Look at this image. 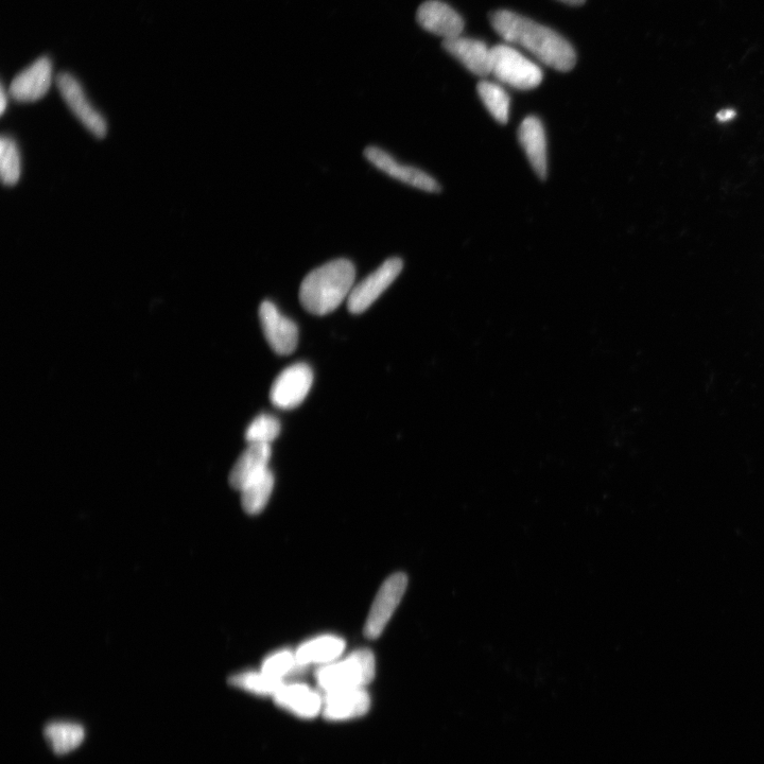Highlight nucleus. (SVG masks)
Segmentation results:
<instances>
[{
	"label": "nucleus",
	"mask_w": 764,
	"mask_h": 764,
	"mask_svg": "<svg viewBox=\"0 0 764 764\" xmlns=\"http://www.w3.org/2000/svg\"><path fill=\"white\" fill-rule=\"evenodd\" d=\"M491 23L503 41L523 47L537 60L559 72H569L577 63L576 51L561 34L527 17L501 10Z\"/></svg>",
	"instance_id": "f257e3e1"
},
{
	"label": "nucleus",
	"mask_w": 764,
	"mask_h": 764,
	"mask_svg": "<svg viewBox=\"0 0 764 764\" xmlns=\"http://www.w3.org/2000/svg\"><path fill=\"white\" fill-rule=\"evenodd\" d=\"M355 279L356 269L350 260H333L305 277L300 288L301 304L311 315L331 314L349 299Z\"/></svg>",
	"instance_id": "f03ea898"
},
{
	"label": "nucleus",
	"mask_w": 764,
	"mask_h": 764,
	"mask_svg": "<svg viewBox=\"0 0 764 764\" xmlns=\"http://www.w3.org/2000/svg\"><path fill=\"white\" fill-rule=\"evenodd\" d=\"M376 671L374 653L359 649L342 659L325 665L317 672V682L325 693L347 689H364L373 682Z\"/></svg>",
	"instance_id": "7ed1b4c3"
},
{
	"label": "nucleus",
	"mask_w": 764,
	"mask_h": 764,
	"mask_svg": "<svg viewBox=\"0 0 764 764\" xmlns=\"http://www.w3.org/2000/svg\"><path fill=\"white\" fill-rule=\"evenodd\" d=\"M492 75L500 83L520 91L537 88L544 78L540 66L507 44L492 48Z\"/></svg>",
	"instance_id": "20e7f679"
},
{
	"label": "nucleus",
	"mask_w": 764,
	"mask_h": 764,
	"mask_svg": "<svg viewBox=\"0 0 764 764\" xmlns=\"http://www.w3.org/2000/svg\"><path fill=\"white\" fill-rule=\"evenodd\" d=\"M407 587L408 577L402 572L394 573L381 585L364 625V635L369 639H377L385 631Z\"/></svg>",
	"instance_id": "39448f33"
},
{
	"label": "nucleus",
	"mask_w": 764,
	"mask_h": 764,
	"mask_svg": "<svg viewBox=\"0 0 764 764\" xmlns=\"http://www.w3.org/2000/svg\"><path fill=\"white\" fill-rule=\"evenodd\" d=\"M404 263L401 258L393 257L386 260L367 279L355 285L349 299L347 309L353 315H360L369 309L402 273Z\"/></svg>",
	"instance_id": "423d86ee"
},
{
	"label": "nucleus",
	"mask_w": 764,
	"mask_h": 764,
	"mask_svg": "<svg viewBox=\"0 0 764 764\" xmlns=\"http://www.w3.org/2000/svg\"><path fill=\"white\" fill-rule=\"evenodd\" d=\"M312 382L314 373L308 364H293L275 379L270 392L271 403L284 410L297 408L305 401Z\"/></svg>",
	"instance_id": "0eeeda50"
},
{
	"label": "nucleus",
	"mask_w": 764,
	"mask_h": 764,
	"mask_svg": "<svg viewBox=\"0 0 764 764\" xmlns=\"http://www.w3.org/2000/svg\"><path fill=\"white\" fill-rule=\"evenodd\" d=\"M58 89L69 109L83 126L98 138L108 133L106 119L92 106L81 84L71 74L62 73L57 77Z\"/></svg>",
	"instance_id": "6e6552de"
},
{
	"label": "nucleus",
	"mask_w": 764,
	"mask_h": 764,
	"mask_svg": "<svg viewBox=\"0 0 764 764\" xmlns=\"http://www.w3.org/2000/svg\"><path fill=\"white\" fill-rule=\"evenodd\" d=\"M259 319L264 335L277 355L288 356L297 349L298 326L284 317L273 303L266 301L260 305Z\"/></svg>",
	"instance_id": "1a4fd4ad"
},
{
	"label": "nucleus",
	"mask_w": 764,
	"mask_h": 764,
	"mask_svg": "<svg viewBox=\"0 0 764 764\" xmlns=\"http://www.w3.org/2000/svg\"><path fill=\"white\" fill-rule=\"evenodd\" d=\"M364 156L376 168L387 173L391 178L401 181L414 188L427 193H439L440 184L425 171L412 166L398 163L392 155L377 147H369L364 151Z\"/></svg>",
	"instance_id": "9d476101"
},
{
	"label": "nucleus",
	"mask_w": 764,
	"mask_h": 764,
	"mask_svg": "<svg viewBox=\"0 0 764 764\" xmlns=\"http://www.w3.org/2000/svg\"><path fill=\"white\" fill-rule=\"evenodd\" d=\"M52 82V64L46 57L40 58L17 75L10 86V96L19 102L42 99Z\"/></svg>",
	"instance_id": "9b49d317"
},
{
	"label": "nucleus",
	"mask_w": 764,
	"mask_h": 764,
	"mask_svg": "<svg viewBox=\"0 0 764 764\" xmlns=\"http://www.w3.org/2000/svg\"><path fill=\"white\" fill-rule=\"evenodd\" d=\"M371 699L364 689H347L325 693L322 714L329 721H347L366 715Z\"/></svg>",
	"instance_id": "f8f14e48"
},
{
	"label": "nucleus",
	"mask_w": 764,
	"mask_h": 764,
	"mask_svg": "<svg viewBox=\"0 0 764 764\" xmlns=\"http://www.w3.org/2000/svg\"><path fill=\"white\" fill-rule=\"evenodd\" d=\"M418 22L430 33L445 40L460 37L464 30L461 15L439 0H428L418 11Z\"/></svg>",
	"instance_id": "ddd939ff"
},
{
	"label": "nucleus",
	"mask_w": 764,
	"mask_h": 764,
	"mask_svg": "<svg viewBox=\"0 0 764 764\" xmlns=\"http://www.w3.org/2000/svg\"><path fill=\"white\" fill-rule=\"evenodd\" d=\"M518 140L538 177L548 176L547 135L540 118L527 117L519 127Z\"/></svg>",
	"instance_id": "4468645a"
},
{
	"label": "nucleus",
	"mask_w": 764,
	"mask_h": 764,
	"mask_svg": "<svg viewBox=\"0 0 764 764\" xmlns=\"http://www.w3.org/2000/svg\"><path fill=\"white\" fill-rule=\"evenodd\" d=\"M274 701L281 708L302 719H314L322 714L324 698L305 684H289L277 691Z\"/></svg>",
	"instance_id": "2eb2a0df"
},
{
	"label": "nucleus",
	"mask_w": 764,
	"mask_h": 764,
	"mask_svg": "<svg viewBox=\"0 0 764 764\" xmlns=\"http://www.w3.org/2000/svg\"><path fill=\"white\" fill-rule=\"evenodd\" d=\"M443 46L474 75L486 77L492 74V48L485 43L460 36L445 40Z\"/></svg>",
	"instance_id": "dca6fc26"
},
{
	"label": "nucleus",
	"mask_w": 764,
	"mask_h": 764,
	"mask_svg": "<svg viewBox=\"0 0 764 764\" xmlns=\"http://www.w3.org/2000/svg\"><path fill=\"white\" fill-rule=\"evenodd\" d=\"M272 450L268 444H249L235 463L230 474V484L241 492L246 486L268 470Z\"/></svg>",
	"instance_id": "f3484780"
},
{
	"label": "nucleus",
	"mask_w": 764,
	"mask_h": 764,
	"mask_svg": "<svg viewBox=\"0 0 764 764\" xmlns=\"http://www.w3.org/2000/svg\"><path fill=\"white\" fill-rule=\"evenodd\" d=\"M345 650V641L335 636H322L305 642L295 652L303 667L329 665L338 661Z\"/></svg>",
	"instance_id": "a211bd4d"
},
{
	"label": "nucleus",
	"mask_w": 764,
	"mask_h": 764,
	"mask_svg": "<svg viewBox=\"0 0 764 764\" xmlns=\"http://www.w3.org/2000/svg\"><path fill=\"white\" fill-rule=\"evenodd\" d=\"M44 735L52 751L62 756L78 748L84 740L85 731L77 723L52 722L45 727Z\"/></svg>",
	"instance_id": "6ab92c4d"
},
{
	"label": "nucleus",
	"mask_w": 764,
	"mask_h": 764,
	"mask_svg": "<svg viewBox=\"0 0 764 764\" xmlns=\"http://www.w3.org/2000/svg\"><path fill=\"white\" fill-rule=\"evenodd\" d=\"M273 488L274 476L268 468L240 492L243 510L250 515L262 513L272 495Z\"/></svg>",
	"instance_id": "aec40b11"
},
{
	"label": "nucleus",
	"mask_w": 764,
	"mask_h": 764,
	"mask_svg": "<svg viewBox=\"0 0 764 764\" xmlns=\"http://www.w3.org/2000/svg\"><path fill=\"white\" fill-rule=\"evenodd\" d=\"M478 94L484 106L500 125H506L510 117L511 98L501 85L483 80L478 84Z\"/></svg>",
	"instance_id": "412c9836"
},
{
	"label": "nucleus",
	"mask_w": 764,
	"mask_h": 764,
	"mask_svg": "<svg viewBox=\"0 0 764 764\" xmlns=\"http://www.w3.org/2000/svg\"><path fill=\"white\" fill-rule=\"evenodd\" d=\"M229 683L239 689L257 694V696H275L284 682L273 679L264 672H242L230 677Z\"/></svg>",
	"instance_id": "4be33fe9"
},
{
	"label": "nucleus",
	"mask_w": 764,
	"mask_h": 764,
	"mask_svg": "<svg viewBox=\"0 0 764 764\" xmlns=\"http://www.w3.org/2000/svg\"><path fill=\"white\" fill-rule=\"evenodd\" d=\"M0 170L2 180L7 186H13L21 178V154L13 138L3 136L0 143Z\"/></svg>",
	"instance_id": "5701e85b"
},
{
	"label": "nucleus",
	"mask_w": 764,
	"mask_h": 764,
	"mask_svg": "<svg viewBox=\"0 0 764 764\" xmlns=\"http://www.w3.org/2000/svg\"><path fill=\"white\" fill-rule=\"evenodd\" d=\"M295 653L284 650L274 653L265 659L262 672L273 679L284 682L286 677L304 670Z\"/></svg>",
	"instance_id": "b1692460"
},
{
	"label": "nucleus",
	"mask_w": 764,
	"mask_h": 764,
	"mask_svg": "<svg viewBox=\"0 0 764 764\" xmlns=\"http://www.w3.org/2000/svg\"><path fill=\"white\" fill-rule=\"evenodd\" d=\"M281 433V423L270 414H262L251 423L246 432L249 444L270 445Z\"/></svg>",
	"instance_id": "393cba45"
},
{
	"label": "nucleus",
	"mask_w": 764,
	"mask_h": 764,
	"mask_svg": "<svg viewBox=\"0 0 764 764\" xmlns=\"http://www.w3.org/2000/svg\"><path fill=\"white\" fill-rule=\"evenodd\" d=\"M736 116V112L734 110H723L721 111L717 117L720 121H727L731 120Z\"/></svg>",
	"instance_id": "a878e982"
},
{
	"label": "nucleus",
	"mask_w": 764,
	"mask_h": 764,
	"mask_svg": "<svg viewBox=\"0 0 764 764\" xmlns=\"http://www.w3.org/2000/svg\"><path fill=\"white\" fill-rule=\"evenodd\" d=\"M0 97H2V98H0V112H2V114H4L5 111H6V108H7V104H8V102H7V94H6V91L4 89V85L2 86V92H0Z\"/></svg>",
	"instance_id": "bb28decb"
},
{
	"label": "nucleus",
	"mask_w": 764,
	"mask_h": 764,
	"mask_svg": "<svg viewBox=\"0 0 764 764\" xmlns=\"http://www.w3.org/2000/svg\"><path fill=\"white\" fill-rule=\"evenodd\" d=\"M559 2H562L570 6H580L585 3V0H559Z\"/></svg>",
	"instance_id": "cd10ccee"
}]
</instances>
